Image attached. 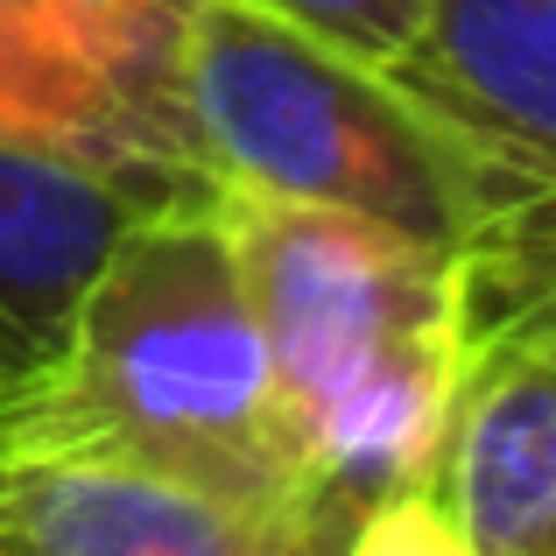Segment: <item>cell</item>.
<instances>
[{"label":"cell","instance_id":"obj_7","mask_svg":"<svg viewBox=\"0 0 556 556\" xmlns=\"http://www.w3.org/2000/svg\"><path fill=\"white\" fill-rule=\"evenodd\" d=\"M402 78L556 177V0H430Z\"/></svg>","mask_w":556,"mask_h":556},{"label":"cell","instance_id":"obj_6","mask_svg":"<svg viewBox=\"0 0 556 556\" xmlns=\"http://www.w3.org/2000/svg\"><path fill=\"white\" fill-rule=\"evenodd\" d=\"M430 493L472 556H556V353L472 359Z\"/></svg>","mask_w":556,"mask_h":556},{"label":"cell","instance_id":"obj_9","mask_svg":"<svg viewBox=\"0 0 556 556\" xmlns=\"http://www.w3.org/2000/svg\"><path fill=\"white\" fill-rule=\"evenodd\" d=\"M99 71L127 92V106L155 127L169 155L184 169H198L184 135V106H177V28H184V0H36Z\"/></svg>","mask_w":556,"mask_h":556},{"label":"cell","instance_id":"obj_1","mask_svg":"<svg viewBox=\"0 0 556 556\" xmlns=\"http://www.w3.org/2000/svg\"><path fill=\"white\" fill-rule=\"evenodd\" d=\"M22 444L163 465L289 529L317 556L345 549L303 486L275 353L240 282L212 177L155 198L113 240L56 367L0 402V451Z\"/></svg>","mask_w":556,"mask_h":556},{"label":"cell","instance_id":"obj_10","mask_svg":"<svg viewBox=\"0 0 556 556\" xmlns=\"http://www.w3.org/2000/svg\"><path fill=\"white\" fill-rule=\"evenodd\" d=\"M261 8H275L282 22L311 28V36L339 42V50L367 56L380 71H408L430 0H261Z\"/></svg>","mask_w":556,"mask_h":556},{"label":"cell","instance_id":"obj_2","mask_svg":"<svg viewBox=\"0 0 556 556\" xmlns=\"http://www.w3.org/2000/svg\"><path fill=\"white\" fill-rule=\"evenodd\" d=\"M177 106L212 184L353 212L465 268L556 198V177L515 163L416 78L261 0H184Z\"/></svg>","mask_w":556,"mask_h":556},{"label":"cell","instance_id":"obj_8","mask_svg":"<svg viewBox=\"0 0 556 556\" xmlns=\"http://www.w3.org/2000/svg\"><path fill=\"white\" fill-rule=\"evenodd\" d=\"M0 141L64 149L85 163L127 169L155 184H198L204 169H184L155 141V127L127 106V92L36 8L0 0Z\"/></svg>","mask_w":556,"mask_h":556},{"label":"cell","instance_id":"obj_11","mask_svg":"<svg viewBox=\"0 0 556 556\" xmlns=\"http://www.w3.org/2000/svg\"><path fill=\"white\" fill-rule=\"evenodd\" d=\"M339 556H472V549L458 543L444 501L422 486V493H394V501H380L374 515L345 535Z\"/></svg>","mask_w":556,"mask_h":556},{"label":"cell","instance_id":"obj_5","mask_svg":"<svg viewBox=\"0 0 556 556\" xmlns=\"http://www.w3.org/2000/svg\"><path fill=\"white\" fill-rule=\"evenodd\" d=\"M169 190L184 184L0 141V402H14L56 367L71 317L92 275L106 268L113 240Z\"/></svg>","mask_w":556,"mask_h":556},{"label":"cell","instance_id":"obj_4","mask_svg":"<svg viewBox=\"0 0 556 556\" xmlns=\"http://www.w3.org/2000/svg\"><path fill=\"white\" fill-rule=\"evenodd\" d=\"M0 556H317L289 529L141 458L0 451Z\"/></svg>","mask_w":556,"mask_h":556},{"label":"cell","instance_id":"obj_3","mask_svg":"<svg viewBox=\"0 0 556 556\" xmlns=\"http://www.w3.org/2000/svg\"><path fill=\"white\" fill-rule=\"evenodd\" d=\"M311 507L353 535L394 493L437 486L451 416L472 374L465 261L325 204L212 184Z\"/></svg>","mask_w":556,"mask_h":556}]
</instances>
